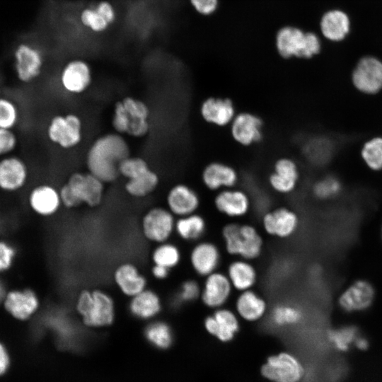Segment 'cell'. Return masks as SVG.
<instances>
[{
	"label": "cell",
	"mask_w": 382,
	"mask_h": 382,
	"mask_svg": "<svg viewBox=\"0 0 382 382\" xmlns=\"http://www.w3.org/2000/svg\"><path fill=\"white\" fill-rule=\"evenodd\" d=\"M112 280L120 294L128 299L148 287L147 278L132 262H125L117 265L113 271Z\"/></svg>",
	"instance_id": "cell-25"
},
{
	"label": "cell",
	"mask_w": 382,
	"mask_h": 382,
	"mask_svg": "<svg viewBox=\"0 0 382 382\" xmlns=\"http://www.w3.org/2000/svg\"><path fill=\"white\" fill-rule=\"evenodd\" d=\"M151 109L143 99L127 95L117 100L112 109V131L127 138L141 139L151 130Z\"/></svg>",
	"instance_id": "cell-2"
},
{
	"label": "cell",
	"mask_w": 382,
	"mask_h": 382,
	"mask_svg": "<svg viewBox=\"0 0 382 382\" xmlns=\"http://www.w3.org/2000/svg\"><path fill=\"white\" fill-rule=\"evenodd\" d=\"M241 320L232 308L225 306L205 316L203 326L208 334L221 342L234 339L241 329Z\"/></svg>",
	"instance_id": "cell-17"
},
{
	"label": "cell",
	"mask_w": 382,
	"mask_h": 382,
	"mask_svg": "<svg viewBox=\"0 0 382 382\" xmlns=\"http://www.w3.org/2000/svg\"><path fill=\"white\" fill-rule=\"evenodd\" d=\"M262 374L274 382H299L304 374L300 361L292 354L282 352L268 357Z\"/></svg>",
	"instance_id": "cell-15"
},
{
	"label": "cell",
	"mask_w": 382,
	"mask_h": 382,
	"mask_svg": "<svg viewBox=\"0 0 382 382\" xmlns=\"http://www.w3.org/2000/svg\"><path fill=\"white\" fill-rule=\"evenodd\" d=\"M232 308L241 321L249 323L262 320L270 311L267 299L255 289L237 293Z\"/></svg>",
	"instance_id": "cell-23"
},
{
	"label": "cell",
	"mask_w": 382,
	"mask_h": 382,
	"mask_svg": "<svg viewBox=\"0 0 382 382\" xmlns=\"http://www.w3.org/2000/svg\"><path fill=\"white\" fill-rule=\"evenodd\" d=\"M365 164L371 170H382V137H375L366 141L361 150Z\"/></svg>",
	"instance_id": "cell-38"
},
{
	"label": "cell",
	"mask_w": 382,
	"mask_h": 382,
	"mask_svg": "<svg viewBox=\"0 0 382 382\" xmlns=\"http://www.w3.org/2000/svg\"><path fill=\"white\" fill-rule=\"evenodd\" d=\"M59 82L64 92L71 96L86 93L93 82V73L89 64L83 59L68 62L62 69Z\"/></svg>",
	"instance_id": "cell-16"
},
{
	"label": "cell",
	"mask_w": 382,
	"mask_h": 382,
	"mask_svg": "<svg viewBox=\"0 0 382 382\" xmlns=\"http://www.w3.org/2000/svg\"><path fill=\"white\" fill-rule=\"evenodd\" d=\"M11 364V357L8 348L0 341V376L5 374Z\"/></svg>",
	"instance_id": "cell-46"
},
{
	"label": "cell",
	"mask_w": 382,
	"mask_h": 382,
	"mask_svg": "<svg viewBox=\"0 0 382 382\" xmlns=\"http://www.w3.org/2000/svg\"><path fill=\"white\" fill-rule=\"evenodd\" d=\"M299 178L296 163L291 158H282L276 161L273 172L269 176V185L275 192L288 195L296 187Z\"/></svg>",
	"instance_id": "cell-29"
},
{
	"label": "cell",
	"mask_w": 382,
	"mask_h": 382,
	"mask_svg": "<svg viewBox=\"0 0 382 382\" xmlns=\"http://www.w3.org/2000/svg\"><path fill=\"white\" fill-rule=\"evenodd\" d=\"M21 119L17 103L6 96H0V128L14 129Z\"/></svg>",
	"instance_id": "cell-39"
},
{
	"label": "cell",
	"mask_w": 382,
	"mask_h": 382,
	"mask_svg": "<svg viewBox=\"0 0 382 382\" xmlns=\"http://www.w3.org/2000/svg\"><path fill=\"white\" fill-rule=\"evenodd\" d=\"M224 272L236 293L254 289L258 283L259 272L253 261L231 258Z\"/></svg>",
	"instance_id": "cell-26"
},
{
	"label": "cell",
	"mask_w": 382,
	"mask_h": 382,
	"mask_svg": "<svg viewBox=\"0 0 382 382\" xmlns=\"http://www.w3.org/2000/svg\"><path fill=\"white\" fill-rule=\"evenodd\" d=\"M7 291L8 290L6 289L4 282L0 279V305L1 306L6 296Z\"/></svg>",
	"instance_id": "cell-48"
},
{
	"label": "cell",
	"mask_w": 382,
	"mask_h": 382,
	"mask_svg": "<svg viewBox=\"0 0 382 382\" xmlns=\"http://www.w3.org/2000/svg\"><path fill=\"white\" fill-rule=\"evenodd\" d=\"M119 173L120 178L125 179V192L133 199H141L151 196L161 183L157 171L140 156L130 155L123 160L119 166Z\"/></svg>",
	"instance_id": "cell-6"
},
{
	"label": "cell",
	"mask_w": 382,
	"mask_h": 382,
	"mask_svg": "<svg viewBox=\"0 0 382 382\" xmlns=\"http://www.w3.org/2000/svg\"><path fill=\"white\" fill-rule=\"evenodd\" d=\"M106 185L86 170L73 171L59 187L62 207L74 209L85 205L97 208L104 200Z\"/></svg>",
	"instance_id": "cell-4"
},
{
	"label": "cell",
	"mask_w": 382,
	"mask_h": 382,
	"mask_svg": "<svg viewBox=\"0 0 382 382\" xmlns=\"http://www.w3.org/2000/svg\"><path fill=\"white\" fill-rule=\"evenodd\" d=\"M166 207L176 217L198 212L201 199L198 193L185 183L172 185L166 192Z\"/></svg>",
	"instance_id": "cell-24"
},
{
	"label": "cell",
	"mask_w": 382,
	"mask_h": 382,
	"mask_svg": "<svg viewBox=\"0 0 382 382\" xmlns=\"http://www.w3.org/2000/svg\"><path fill=\"white\" fill-rule=\"evenodd\" d=\"M224 252L216 242L203 238L191 244L187 261L194 274L201 279L220 270Z\"/></svg>",
	"instance_id": "cell-10"
},
{
	"label": "cell",
	"mask_w": 382,
	"mask_h": 382,
	"mask_svg": "<svg viewBox=\"0 0 382 382\" xmlns=\"http://www.w3.org/2000/svg\"><path fill=\"white\" fill-rule=\"evenodd\" d=\"M352 81L355 88L364 94L380 92L382 90V61L372 56L362 57L352 71Z\"/></svg>",
	"instance_id": "cell-19"
},
{
	"label": "cell",
	"mask_w": 382,
	"mask_h": 382,
	"mask_svg": "<svg viewBox=\"0 0 382 382\" xmlns=\"http://www.w3.org/2000/svg\"><path fill=\"white\" fill-rule=\"evenodd\" d=\"M376 289L368 280L359 279L346 287L337 298V305L346 313L365 311L373 305Z\"/></svg>",
	"instance_id": "cell-18"
},
{
	"label": "cell",
	"mask_w": 382,
	"mask_h": 382,
	"mask_svg": "<svg viewBox=\"0 0 382 382\" xmlns=\"http://www.w3.org/2000/svg\"><path fill=\"white\" fill-rule=\"evenodd\" d=\"M111 24L116 18V11L113 6L108 1H101L95 6Z\"/></svg>",
	"instance_id": "cell-45"
},
{
	"label": "cell",
	"mask_w": 382,
	"mask_h": 382,
	"mask_svg": "<svg viewBox=\"0 0 382 382\" xmlns=\"http://www.w3.org/2000/svg\"><path fill=\"white\" fill-rule=\"evenodd\" d=\"M274 46L279 55L284 59H310L320 52L321 42L313 32L304 31L296 25H285L276 32Z\"/></svg>",
	"instance_id": "cell-7"
},
{
	"label": "cell",
	"mask_w": 382,
	"mask_h": 382,
	"mask_svg": "<svg viewBox=\"0 0 382 382\" xmlns=\"http://www.w3.org/2000/svg\"><path fill=\"white\" fill-rule=\"evenodd\" d=\"M27 202L30 209L41 217H51L62 207L59 188L42 183L33 186L28 193Z\"/></svg>",
	"instance_id": "cell-22"
},
{
	"label": "cell",
	"mask_w": 382,
	"mask_h": 382,
	"mask_svg": "<svg viewBox=\"0 0 382 382\" xmlns=\"http://www.w3.org/2000/svg\"><path fill=\"white\" fill-rule=\"evenodd\" d=\"M267 317L273 326L283 328L298 325L304 316L303 310L297 305L279 302L270 308Z\"/></svg>",
	"instance_id": "cell-34"
},
{
	"label": "cell",
	"mask_w": 382,
	"mask_h": 382,
	"mask_svg": "<svg viewBox=\"0 0 382 382\" xmlns=\"http://www.w3.org/2000/svg\"><path fill=\"white\" fill-rule=\"evenodd\" d=\"M300 219L298 214L286 207H279L263 212L260 230L264 235L279 240L293 237L298 231Z\"/></svg>",
	"instance_id": "cell-11"
},
{
	"label": "cell",
	"mask_w": 382,
	"mask_h": 382,
	"mask_svg": "<svg viewBox=\"0 0 382 382\" xmlns=\"http://www.w3.org/2000/svg\"><path fill=\"white\" fill-rule=\"evenodd\" d=\"M209 224L202 214L196 212L176 219L175 236L187 243H194L206 238Z\"/></svg>",
	"instance_id": "cell-32"
},
{
	"label": "cell",
	"mask_w": 382,
	"mask_h": 382,
	"mask_svg": "<svg viewBox=\"0 0 382 382\" xmlns=\"http://www.w3.org/2000/svg\"><path fill=\"white\" fill-rule=\"evenodd\" d=\"M176 219L166 206L149 207L140 220L143 238L154 244L170 241L175 235Z\"/></svg>",
	"instance_id": "cell-9"
},
{
	"label": "cell",
	"mask_w": 382,
	"mask_h": 382,
	"mask_svg": "<svg viewBox=\"0 0 382 382\" xmlns=\"http://www.w3.org/2000/svg\"><path fill=\"white\" fill-rule=\"evenodd\" d=\"M340 190V184L333 178H326L317 182L313 186V193L319 199L331 198Z\"/></svg>",
	"instance_id": "cell-42"
},
{
	"label": "cell",
	"mask_w": 382,
	"mask_h": 382,
	"mask_svg": "<svg viewBox=\"0 0 382 382\" xmlns=\"http://www.w3.org/2000/svg\"><path fill=\"white\" fill-rule=\"evenodd\" d=\"M194 10L201 16L214 14L219 8V0H189Z\"/></svg>",
	"instance_id": "cell-44"
},
{
	"label": "cell",
	"mask_w": 382,
	"mask_h": 382,
	"mask_svg": "<svg viewBox=\"0 0 382 382\" xmlns=\"http://www.w3.org/2000/svg\"><path fill=\"white\" fill-rule=\"evenodd\" d=\"M40 305L38 294L30 287L8 290L1 303L8 316L20 322L28 321L35 316Z\"/></svg>",
	"instance_id": "cell-13"
},
{
	"label": "cell",
	"mask_w": 382,
	"mask_h": 382,
	"mask_svg": "<svg viewBox=\"0 0 382 382\" xmlns=\"http://www.w3.org/2000/svg\"><path fill=\"white\" fill-rule=\"evenodd\" d=\"M200 114L207 122L219 127L231 124L236 115L234 105L229 98L214 97L203 101Z\"/></svg>",
	"instance_id": "cell-30"
},
{
	"label": "cell",
	"mask_w": 382,
	"mask_h": 382,
	"mask_svg": "<svg viewBox=\"0 0 382 382\" xmlns=\"http://www.w3.org/2000/svg\"><path fill=\"white\" fill-rule=\"evenodd\" d=\"M163 308V303L160 294L149 287L129 299L127 304L132 317L147 322L158 318Z\"/></svg>",
	"instance_id": "cell-27"
},
{
	"label": "cell",
	"mask_w": 382,
	"mask_h": 382,
	"mask_svg": "<svg viewBox=\"0 0 382 382\" xmlns=\"http://www.w3.org/2000/svg\"><path fill=\"white\" fill-rule=\"evenodd\" d=\"M80 19L85 27L96 33L105 31L110 25L96 6L86 8L81 11Z\"/></svg>",
	"instance_id": "cell-40"
},
{
	"label": "cell",
	"mask_w": 382,
	"mask_h": 382,
	"mask_svg": "<svg viewBox=\"0 0 382 382\" xmlns=\"http://www.w3.org/2000/svg\"><path fill=\"white\" fill-rule=\"evenodd\" d=\"M46 137L53 145L65 151L79 146L84 137V124L76 112L58 113L52 116L46 126Z\"/></svg>",
	"instance_id": "cell-8"
},
{
	"label": "cell",
	"mask_w": 382,
	"mask_h": 382,
	"mask_svg": "<svg viewBox=\"0 0 382 382\" xmlns=\"http://www.w3.org/2000/svg\"><path fill=\"white\" fill-rule=\"evenodd\" d=\"M18 144L14 129L0 128V158L13 154Z\"/></svg>",
	"instance_id": "cell-43"
},
{
	"label": "cell",
	"mask_w": 382,
	"mask_h": 382,
	"mask_svg": "<svg viewBox=\"0 0 382 382\" xmlns=\"http://www.w3.org/2000/svg\"><path fill=\"white\" fill-rule=\"evenodd\" d=\"M219 234L224 252L231 258L254 262L263 254V233L253 224L229 221L222 225Z\"/></svg>",
	"instance_id": "cell-3"
},
{
	"label": "cell",
	"mask_w": 382,
	"mask_h": 382,
	"mask_svg": "<svg viewBox=\"0 0 382 382\" xmlns=\"http://www.w3.org/2000/svg\"><path fill=\"white\" fill-rule=\"evenodd\" d=\"M152 265L166 267L171 270L179 267L183 253L179 245L171 241L156 244L151 253Z\"/></svg>",
	"instance_id": "cell-35"
},
{
	"label": "cell",
	"mask_w": 382,
	"mask_h": 382,
	"mask_svg": "<svg viewBox=\"0 0 382 382\" xmlns=\"http://www.w3.org/2000/svg\"><path fill=\"white\" fill-rule=\"evenodd\" d=\"M14 71L17 79L22 83H30L41 74L44 57L35 46L23 43L14 51Z\"/></svg>",
	"instance_id": "cell-20"
},
{
	"label": "cell",
	"mask_w": 382,
	"mask_h": 382,
	"mask_svg": "<svg viewBox=\"0 0 382 382\" xmlns=\"http://www.w3.org/2000/svg\"><path fill=\"white\" fill-rule=\"evenodd\" d=\"M201 294V282L195 278L183 280L173 297V306L179 307L194 303L199 300Z\"/></svg>",
	"instance_id": "cell-37"
},
{
	"label": "cell",
	"mask_w": 382,
	"mask_h": 382,
	"mask_svg": "<svg viewBox=\"0 0 382 382\" xmlns=\"http://www.w3.org/2000/svg\"><path fill=\"white\" fill-rule=\"evenodd\" d=\"M202 179L207 188L212 191H219L235 187L238 175L231 166L220 162H212L203 170Z\"/></svg>",
	"instance_id": "cell-31"
},
{
	"label": "cell",
	"mask_w": 382,
	"mask_h": 382,
	"mask_svg": "<svg viewBox=\"0 0 382 382\" xmlns=\"http://www.w3.org/2000/svg\"><path fill=\"white\" fill-rule=\"evenodd\" d=\"M150 272L153 278L161 282L170 277L172 270L163 266L152 265Z\"/></svg>",
	"instance_id": "cell-47"
},
{
	"label": "cell",
	"mask_w": 382,
	"mask_h": 382,
	"mask_svg": "<svg viewBox=\"0 0 382 382\" xmlns=\"http://www.w3.org/2000/svg\"><path fill=\"white\" fill-rule=\"evenodd\" d=\"M30 178V170L25 161L11 154L0 158V190L15 193L23 190Z\"/></svg>",
	"instance_id": "cell-21"
},
{
	"label": "cell",
	"mask_w": 382,
	"mask_h": 382,
	"mask_svg": "<svg viewBox=\"0 0 382 382\" xmlns=\"http://www.w3.org/2000/svg\"><path fill=\"white\" fill-rule=\"evenodd\" d=\"M213 203L217 212L229 221H240L246 217L252 209L249 195L234 187L218 191Z\"/></svg>",
	"instance_id": "cell-14"
},
{
	"label": "cell",
	"mask_w": 382,
	"mask_h": 382,
	"mask_svg": "<svg viewBox=\"0 0 382 382\" xmlns=\"http://www.w3.org/2000/svg\"><path fill=\"white\" fill-rule=\"evenodd\" d=\"M234 292L225 272L219 270L202 279L199 301L204 307L212 311L228 306Z\"/></svg>",
	"instance_id": "cell-12"
},
{
	"label": "cell",
	"mask_w": 382,
	"mask_h": 382,
	"mask_svg": "<svg viewBox=\"0 0 382 382\" xmlns=\"http://www.w3.org/2000/svg\"><path fill=\"white\" fill-rule=\"evenodd\" d=\"M144 337L154 346L167 349L173 341L170 325L165 320L154 319L148 322L144 330Z\"/></svg>",
	"instance_id": "cell-36"
},
{
	"label": "cell",
	"mask_w": 382,
	"mask_h": 382,
	"mask_svg": "<svg viewBox=\"0 0 382 382\" xmlns=\"http://www.w3.org/2000/svg\"><path fill=\"white\" fill-rule=\"evenodd\" d=\"M17 255V249L13 243L0 238V274L7 272L13 267Z\"/></svg>",
	"instance_id": "cell-41"
},
{
	"label": "cell",
	"mask_w": 382,
	"mask_h": 382,
	"mask_svg": "<svg viewBox=\"0 0 382 382\" xmlns=\"http://www.w3.org/2000/svg\"><path fill=\"white\" fill-rule=\"evenodd\" d=\"M230 125L232 137L243 146H250L256 143L262 137V122L254 114L250 112L237 114Z\"/></svg>",
	"instance_id": "cell-28"
},
{
	"label": "cell",
	"mask_w": 382,
	"mask_h": 382,
	"mask_svg": "<svg viewBox=\"0 0 382 382\" xmlns=\"http://www.w3.org/2000/svg\"><path fill=\"white\" fill-rule=\"evenodd\" d=\"M130 155L127 137L111 130L91 141L85 152L84 164L86 170L110 185L119 180V166Z\"/></svg>",
	"instance_id": "cell-1"
},
{
	"label": "cell",
	"mask_w": 382,
	"mask_h": 382,
	"mask_svg": "<svg viewBox=\"0 0 382 382\" xmlns=\"http://www.w3.org/2000/svg\"><path fill=\"white\" fill-rule=\"evenodd\" d=\"M320 30L323 36L327 40L332 42L341 41L349 33V18L341 10L328 11L321 16Z\"/></svg>",
	"instance_id": "cell-33"
},
{
	"label": "cell",
	"mask_w": 382,
	"mask_h": 382,
	"mask_svg": "<svg viewBox=\"0 0 382 382\" xmlns=\"http://www.w3.org/2000/svg\"><path fill=\"white\" fill-rule=\"evenodd\" d=\"M381 240H382V225H381Z\"/></svg>",
	"instance_id": "cell-49"
},
{
	"label": "cell",
	"mask_w": 382,
	"mask_h": 382,
	"mask_svg": "<svg viewBox=\"0 0 382 382\" xmlns=\"http://www.w3.org/2000/svg\"><path fill=\"white\" fill-rule=\"evenodd\" d=\"M74 308L84 326L103 328L116 318V303L112 296L100 288L83 289L76 296Z\"/></svg>",
	"instance_id": "cell-5"
}]
</instances>
